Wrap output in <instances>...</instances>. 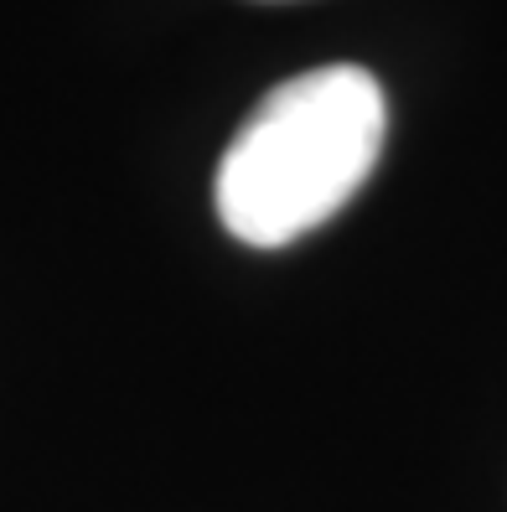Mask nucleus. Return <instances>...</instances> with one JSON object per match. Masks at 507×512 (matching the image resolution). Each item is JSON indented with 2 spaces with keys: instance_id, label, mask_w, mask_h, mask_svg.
Listing matches in <instances>:
<instances>
[{
  "instance_id": "obj_1",
  "label": "nucleus",
  "mask_w": 507,
  "mask_h": 512,
  "mask_svg": "<svg viewBox=\"0 0 507 512\" xmlns=\"http://www.w3.org/2000/svg\"><path fill=\"white\" fill-rule=\"evenodd\" d=\"M389 104L368 68L332 63L270 88L218 161L213 202L249 249H285L321 228L373 176Z\"/></svg>"
}]
</instances>
